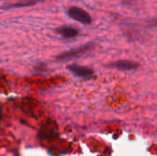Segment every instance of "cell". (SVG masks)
<instances>
[{"instance_id": "1", "label": "cell", "mask_w": 157, "mask_h": 156, "mask_svg": "<svg viewBox=\"0 0 157 156\" xmlns=\"http://www.w3.org/2000/svg\"><path fill=\"white\" fill-rule=\"evenodd\" d=\"M94 47V43L93 42H89L86 44H84L82 46H79L77 48H74L71 49L69 51H63V53L59 54L57 56V59L61 60V61H66V60H71L73 58L75 57H79L85 53H86L87 51H89L92 48Z\"/></svg>"}, {"instance_id": "2", "label": "cell", "mask_w": 157, "mask_h": 156, "mask_svg": "<svg viewBox=\"0 0 157 156\" xmlns=\"http://www.w3.org/2000/svg\"><path fill=\"white\" fill-rule=\"evenodd\" d=\"M66 13H67V16L70 18L74 19L75 21H78V22H80L82 24L87 25V24H90L92 22L91 16L86 10H84L81 7L71 6L70 8H68Z\"/></svg>"}, {"instance_id": "3", "label": "cell", "mask_w": 157, "mask_h": 156, "mask_svg": "<svg viewBox=\"0 0 157 156\" xmlns=\"http://www.w3.org/2000/svg\"><path fill=\"white\" fill-rule=\"evenodd\" d=\"M67 69L75 76L80 78H90L94 74V71L86 66H82L78 64H71L67 66Z\"/></svg>"}, {"instance_id": "4", "label": "cell", "mask_w": 157, "mask_h": 156, "mask_svg": "<svg viewBox=\"0 0 157 156\" xmlns=\"http://www.w3.org/2000/svg\"><path fill=\"white\" fill-rule=\"evenodd\" d=\"M111 66L120 71H132L139 67V64L130 60H119L111 63Z\"/></svg>"}, {"instance_id": "5", "label": "cell", "mask_w": 157, "mask_h": 156, "mask_svg": "<svg viewBox=\"0 0 157 156\" xmlns=\"http://www.w3.org/2000/svg\"><path fill=\"white\" fill-rule=\"evenodd\" d=\"M57 33H59L62 37L65 39H72L78 35V30L71 26H62L56 29Z\"/></svg>"}, {"instance_id": "6", "label": "cell", "mask_w": 157, "mask_h": 156, "mask_svg": "<svg viewBox=\"0 0 157 156\" xmlns=\"http://www.w3.org/2000/svg\"><path fill=\"white\" fill-rule=\"evenodd\" d=\"M35 4V1L33 0H23L19 1L17 3L12 4L10 6H6L5 8H17V7H22V6H33Z\"/></svg>"}, {"instance_id": "7", "label": "cell", "mask_w": 157, "mask_h": 156, "mask_svg": "<svg viewBox=\"0 0 157 156\" xmlns=\"http://www.w3.org/2000/svg\"><path fill=\"white\" fill-rule=\"evenodd\" d=\"M39 1H43V0H39Z\"/></svg>"}]
</instances>
